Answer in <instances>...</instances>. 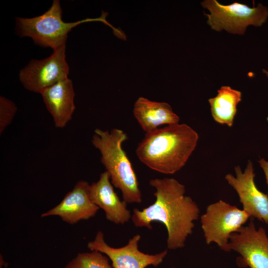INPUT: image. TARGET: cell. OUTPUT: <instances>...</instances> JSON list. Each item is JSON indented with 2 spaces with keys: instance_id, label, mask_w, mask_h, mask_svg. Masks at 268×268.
Here are the masks:
<instances>
[{
  "instance_id": "cell-1",
  "label": "cell",
  "mask_w": 268,
  "mask_h": 268,
  "mask_svg": "<svg viewBox=\"0 0 268 268\" xmlns=\"http://www.w3.org/2000/svg\"><path fill=\"white\" fill-rule=\"evenodd\" d=\"M149 184L155 189L153 195L156 200L141 210L133 209V223L137 227L151 229V222H161L167 231V248H183L187 238L193 233L194 221L199 218L198 204L185 195V186L174 178L153 179Z\"/></svg>"
},
{
  "instance_id": "cell-2",
  "label": "cell",
  "mask_w": 268,
  "mask_h": 268,
  "mask_svg": "<svg viewBox=\"0 0 268 268\" xmlns=\"http://www.w3.org/2000/svg\"><path fill=\"white\" fill-rule=\"evenodd\" d=\"M199 134L186 124H175L146 133L136 154L147 167L164 174H173L186 164L195 150Z\"/></svg>"
},
{
  "instance_id": "cell-3",
  "label": "cell",
  "mask_w": 268,
  "mask_h": 268,
  "mask_svg": "<svg viewBox=\"0 0 268 268\" xmlns=\"http://www.w3.org/2000/svg\"><path fill=\"white\" fill-rule=\"evenodd\" d=\"M92 143L101 154V162L110 176L112 185L122 192L127 203L142 202L138 182L122 143L128 137L123 131L113 129L110 132L96 129Z\"/></svg>"
},
{
  "instance_id": "cell-4",
  "label": "cell",
  "mask_w": 268,
  "mask_h": 268,
  "mask_svg": "<svg viewBox=\"0 0 268 268\" xmlns=\"http://www.w3.org/2000/svg\"><path fill=\"white\" fill-rule=\"evenodd\" d=\"M89 20L64 21L60 1L54 0L50 8L40 16L16 17L15 30L20 37L31 38L35 44L54 51L66 46L68 34L72 28Z\"/></svg>"
},
{
  "instance_id": "cell-5",
  "label": "cell",
  "mask_w": 268,
  "mask_h": 268,
  "mask_svg": "<svg viewBox=\"0 0 268 268\" xmlns=\"http://www.w3.org/2000/svg\"><path fill=\"white\" fill-rule=\"evenodd\" d=\"M210 13L205 14L207 23L217 31L225 30L228 32L243 35L249 25L261 26L268 17V8L259 3L257 7L234 2L223 5L216 0H205L201 2Z\"/></svg>"
},
{
  "instance_id": "cell-6",
  "label": "cell",
  "mask_w": 268,
  "mask_h": 268,
  "mask_svg": "<svg viewBox=\"0 0 268 268\" xmlns=\"http://www.w3.org/2000/svg\"><path fill=\"white\" fill-rule=\"evenodd\" d=\"M250 216L243 209L219 200L208 205L201 217L206 243H215L222 250L230 252V236L248 221Z\"/></svg>"
},
{
  "instance_id": "cell-7",
  "label": "cell",
  "mask_w": 268,
  "mask_h": 268,
  "mask_svg": "<svg viewBox=\"0 0 268 268\" xmlns=\"http://www.w3.org/2000/svg\"><path fill=\"white\" fill-rule=\"evenodd\" d=\"M69 67L66 60V46L54 50L48 58L32 60L19 72V79L26 89L40 93L68 78Z\"/></svg>"
},
{
  "instance_id": "cell-8",
  "label": "cell",
  "mask_w": 268,
  "mask_h": 268,
  "mask_svg": "<svg viewBox=\"0 0 268 268\" xmlns=\"http://www.w3.org/2000/svg\"><path fill=\"white\" fill-rule=\"evenodd\" d=\"M229 247L239 253L237 265L241 267L268 268V237L262 227L257 229L253 218L230 236Z\"/></svg>"
},
{
  "instance_id": "cell-9",
  "label": "cell",
  "mask_w": 268,
  "mask_h": 268,
  "mask_svg": "<svg viewBox=\"0 0 268 268\" xmlns=\"http://www.w3.org/2000/svg\"><path fill=\"white\" fill-rule=\"evenodd\" d=\"M140 238L139 234H136L127 245L114 248L106 243L103 233L99 231L94 239L88 242L87 248L91 251H97L106 255L112 262L113 268H145L150 265L157 267L166 256L167 250L154 255L144 253L138 249Z\"/></svg>"
},
{
  "instance_id": "cell-10",
  "label": "cell",
  "mask_w": 268,
  "mask_h": 268,
  "mask_svg": "<svg viewBox=\"0 0 268 268\" xmlns=\"http://www.w3.org/2000/svg\"><path fill=\"white\" fill-rule=\"evenodd\" d=\"M235 176L229 173L225 179L237 192L244 210L250 217L268 224V195L256 187L253 164L249 160L243 172L235 167Z\"/></svg>"
},
{
  "instance_id": "cell-11",
  "label": "cell",
  "mask_w": 268,
  "mask_h": 268,
  "mask_svg": "<svg viewBox=\"0 0 268 268\" xmlns=\"http://www.w3.org/2000/svg\"><path fill=\"white\" fill-rule=\"evenodd\" d=\"M89 185L85 181H78L57 205L43 213L41 217L58 216L70 224L94 217L100 208L90 199Z\"/></svg>"
},
{
  "instance_id": "cell-12",
  "label": "cell",
  "mask_w": 268,
  "mask_h": 268,
  "mask_svg": "<svg viewBox=\"0 0 268 268\" xmlns=\"http://www.w3.org/2000/svg\"><path fill=\"white\" fill-rule=\"evenodd\" d=\"M89 195L92 202L104 210L108 220L124 224L132 219L127 203L121 201L115 192L107 171L100 174L97 182L89 185Z\"/></svg>"
},
{
  "instance_id": "cell-13",
  "label": "cell",
  "mask_w": 268,
  "mask_h": 268,
  "mask_svg": "<svg viewBox=\"0 0 268 268\" xmlns=\"http://www.w3.org/2000/svg\"><path fill=\"white\" fill-rule=\"evenodd\" d=\"M55 126L65 127L72 118L75 110L74 91L68 78L48 87L40 93Z\"/></svg>"
},
{
  "instance_id": "cell-14",
  "label": "cell",
  "mask_w": 268,
  "mask_h": 268,
  "mask_svg": "<svg viewBox=\"0 0 268 268\" xmlns=\"http://www.w3.org/2000/svg\"><path fill=\"white\" fill-rule=\"evenodd\" d=\"M133 113L145 134L161 126L178 124L180 120L168 103L151 101L143 97H139L134 103Z\"/></svg>"
},
{
  "instance_id": "cell-15",
  "label": "cell",
  "mask_w": 268,
  "mask_h": 268,
  "mask_svg": "<svg viewBox=\"0 0 268 268\" xmlns=\"http://www.w3.org/2000/svg\"><path fill=\"white\" fill-rule=\"evenodd\" d=\"M242 100V93L229 86H222L217 94L208 99L213 120L217 123L232 126L237 107Z\"/></svg>"
},
{
  "instance_id": "cell-16",
  "label": "cell",
  "mask_w": 268,
  "mask_h": 268,
  "mask_svg": "<svg viewBox=\"0 0 268 268\" xmlns=\"http://www.w3.org/2000/svg\"><path fill=\"white\" fill-rule=\"evenodd\" d=\"M64 268H113L109 258L97 251L78 254Z\"/></svg>"
},
{
  "instance_id": "cell-17",
  "label": "cell",
  "mask_w": 268,
  "mask_h": 268,
  "mask_svg": "<svg viewBox=\"0 0 268 268\" xmlns=\"http://www.w3.org/2000/svg\"><path fill=\"white\" fill-rule=\"evenodd\" d=\"M17 110L15 103L8 98L0 97V134L10 124Z\"/></svg>"
},
{
  "instance_id": "cell-18",
  "label": "cell",
  "mask_w": 268,
  "mask_h": 268,
  "mask_svg": "<svg viewBox=\"0 0 268 268\" xmlns=\"http://www.w3.org/2000/svg\"><path fill=\"white\" fill-rule=\"evenodd\" d=\"M260 166L263 169L266 179L267 183L268 186V161H266L264 158H261L259 161Z\"/></svg>"
},
{
  "instance_id": "cell-19",
  "label": "cell",
  "mask_w": 268,
  "mask_h": 268,
  "mask_svg": "<svg viewBox=\"0 0 268 268\" xmlns=\"http://www.w3.org/2000/svg\"><path fill=\"white\" fill-rule=\"evenodd\" d=\"M263 71L266 74L267 76L268 77V71L266 70L265 69H263Z\"/></svg>"
},
{
  "instance_id": "cell-20",
  "label": "cell",
  "mask_w": 268,
  "mask_h": 268,
  "mask_svg": "<svg viewBox=\"0 0 268 268\" xmlns=\"http://www.w3.org/2000/svg\"><path fill=\"white\" fill-rule=\"evenodd\" d=\"M7 265H6L5 263L4 268H7Z\"/></svg>"
},
{
  "instance_id": "cell-21",
  "label": "cell",
  "mask_w": 268,
  "mask_h": 268,
  "mask_svg": "<svg viewBox=\"0 0 268 268\" xmlns=\"http://www.w3.org/2000/svg\"><path fill=\"white\" fill-rule=\"evenodd\" d=\"M175 268L173 267V268Z\"/></svg>"
}]
</instances>
